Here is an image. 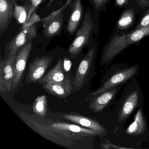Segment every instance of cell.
Listing matches in <instances>:
<instances>
[{"instance_id": "1", "label": "cell", "mask_w": 149, "mask_h": 149, "mask_svg": "<svg viewBox=\"0 0 149 149\" xmlns=\"http://www.w3.org/2000/svg\"><path fill=\"white\" fill-rule=\"evenodd\" d=\"M140 69V66L138 64L130 66L125 63H113L103 76L100 86L89 93L84 101H90L94 97L113 87L128 83L136 78Z\"/></svg>"}, {"instance_id": "2", "label": "cell", "mask_w": 149, "mask_h": 149, "mask_svg": "<svg viewBox=\"0 0 149 149\" xmlns=\"http://www.w3.org/2000/svg\"><path fill=\"white\" fill-rule=\"evenodd\" d=\"M145 98L136 78L128 83L114 105L117 121L121 127L132 114L143 103Z\"/></svg>"}, {"instance_id": "3", "label": "cell", "mask_w": 149, "mask_h": 149, "mask_svg": "<svg viewBox=\"0 0 149 149\" xmlns=\"http://www.w3.org/2000/svg\"><path fill=\"white\" fill-rule=\"evenodd\" d=\"M147 36H149V25L142 28L135 29L127 34L114 36L103 49L100 60L101 65L109 66L126 48Z\"/></svg>"}, {"instance_id": "4", "label": "cell", "mask_w": 149, "mask_h": 149, "mask_svg": "<svg viewBox=\"0 0 149 149\" xmlns=\"http://www.w3.org/2000/svg\"><path fill=\"white\" fill-rule=\"evenodd\" d=\"M94 25L90 7L86 9L81 26L78 29L68 51L72 58H75L89 42Z\"/></svg>"}, {"instance_id": "5", "label": "cell", "mask_w": 149, "mask_h": 149, "mask_svg": "<svg viewBox=\"0 0 149 149\" xmlns=\"http://www.w3.org/2000/svg\"><path fill=\"white\" fill-rule=\"evenodd\" d=\"M19 116L28 126L46 139L57 144L66 147H70L74 145V143L72 139L54 131L49 126L43 125L33 120L29 115L22 111H19Z\"/></svg>"}, {"instance_id": "6", "label": "cell", "mask_w": 149, "mask_h": 149, "mask_svg": "<svg viewBox=\"0 0 149 149\" xmlns=\"http://www.w3.org/2000/svg\"><path fill=\"white\" fill-rule=\"evenodd\" d=\"M97 51V44L90 47L77 68L74 80L75 89L76 91L84 86L90 74L94 70Z\"/></svg>"}, {"instance_id": "7", "label": "cell", "mask_w": 149, "mask_h": 149, "mask_svg": "<svg viewBox=\"0 0 149 149\" xmlns=\"http://www.w3.org/2000/svg\"><path fill=\"white\" fill-rule=\"evenodd\" d=\"M49 126L54 131L72 140L80 139L83 137L97 136L94 131L80 125L57 122L50 124Z\"/></svg>"}, {"instance_id": "8", "label": "cell", "mask_w": 149, "mask_h": 149, "mask_svg": "<svg viewBox=\"0 0 149 149\" xmlns=\"http://www.w3.org/2000/svg\"><path fill=\"white\" fill-rule=\"evenodd\" d=\"M37 37V24L28 27L19 32L5 47V54L7 57L12 56Z\"/></svg>"}, {"instance_id": "9", "label": "cell", "mask_w": 149, "mask_h": 149, "mask_svg": "<svg viewBox=\"0 0 149 149\" xmlns=\"http://www.w3.org/2000/svg\"><path fill=\"white\" fill-rule=\"evenodd\" d=\"M123 85L113 87L94 97L90 100L89 108L94 112L100 113L114 104Z\"/></svg>"}, {"instance_id": "10", "label": "cell", "mask_w": 149, "mask_h": 149, "mask_svg": "<svg viewBox=\"0 0 149 149\" xmlns=\"http://www.w3.org/2000/svg\"><path fill=\"white\" fill-rule=\"evenodd\" d=\"M17 53L8 56L0 64V93L9 91L13 88L14 65Z\"/></svg>"}, {"instance_id": "11", "label": "cell", "mask_w": 149, "mask_h": 149, "mask_svg": "<svg viewBox=\"0 0 149 149\" xmlns=\"http://www.w3.org/2000/svg\"><path fill=\"white\" fill-rule=\"evenodd\" d=\"M144 103L136 110L133 122L125 129V135L128 137H139L149 133V130L147 119L144 114Z\"/></svg>"}, {"instance_id": "12", "label": "cell", "mask_w": 149, "mask_h": 149, "mask_svg": "<svg viewBox=\"0 0 149 149\" xmlns=\"http://www.w3.org/2000/svg\"><path fill=\"white\" fill-rule=\"evenodd\" d=\"M52 61L53 57L49 56L36 58L29 65L25 81L26 83L38 82L43 77Z\"/></svg>"}, {"instance_id": "13", "label": "cell", "mask_w": 149, "mask_h": 149, "mask_svg": "<svg viewBox=\"0 0 149 149\" xmlns=\"http://www.w3.org/2000/svg\"><path fill=\"white\" fill-rule=\"evenodd\" d=\"M32 49V41H31L17 53L14 65V75L12 88L13 90L18 86L22 78Z\"/></svg>"}, {"instance_id": "14", "label": "cell", "mask_w": 149, "mask_h": 149, "mask_svg": "<svg viewBox=\"0 0 149 149\" xmlns=\"http://www.w3.org/2000/svg\"><path fill=\"white\" fill-rule=\"evenodd\" d=\"M63 117L81 126L94 131L99 136H104L107 134L106 128L97 121L89 118L80 115L68 114H64Z\"/></svg>"}, {"instance_id": "15", "label": "cell", "mask_w": 149, "mask_h": 149, "mask_svg": "<svg viewBox=\"0 0 149 149\" xmlns=\"http://www.w3.org/2000/svg\"><path fill=\"white\" fill-rule=\"evenodd\" d=\"M42 88L49 94L61 98H67L73 90L70 80L67 76L62 81L45 84L42 85Z\"/></svg>"}, {"instance_id": "16", "label": "cell", "mask_w": 149, "mask_h": 149, "mask_svg": "<svg viewBox=\"0 0 149 149\" xmlns=\"http://www.w3.org/2000/svg\"><path fill=\"white\" fill-rule=\"evenodd\" d=\"M15 0H0V35L7 30L14 16Z\"/></svg>"}, {"instance_id": "17", "label": "cell", "mask_w": 149, "mask_h": 149, "mask_svg": "<svg viewBox=\"0 0 149 149\" xmlns=\"http://www.w3.org/2000/svg\"><path fill=\"white\" fill-rule=\"evenodd\" d=\"M63 22V15L57 12L53 15L44 19L43 33L47 38L57 35L61 32Z\"/></svg>"}, {"instance_id": "18", "label": "cell", "mask_w": 149, "mask_h": 149, "mask_svg": "<svg viewBox=\"0 0 149 149\" xmlns=\"http://www.w3.org/2000/svg\"><path fill=\"white\" fill-rule=\"evenodd\" d=\"M83 13V7L82 0H74L67 26V30L70 35L76 31L81 20Z\"/></svg>"}, {"instance_id": "19", "label": "cell", "mask_w": 149, "mask_h": 149, "mask_svg": "<svg viewBox=\"0 0 149 149\" xmlns=\"http://www.w3.org/2000/svg\"><path fill=\"white\" fill-rule=\"evenodd\" d=\"M66 77L64 74V67L62 59H60L56 66L49 70L39 81L40 84L49 82H60L64 81Z\"/></svg>"}, {"instance_id": "20", "label": "cell", "mask_w": 149, "mask_h": 149, "mask_svg": "<svg viewBox=\"0 0 149 149\" xmlns=\"http://www.w3.org/2000/svg\"><path fill=\"white\" fill-rule=\"evenodd\" d=\"M14 6V17L18 24L22 25L28 19L30 7L26 4L24 6H19L15 1Z\"/></svg>"}, {"instance_id": "21", "label": "cell", "mask_w": 149, "mask_h": 149, "mask_svg": "<svg viewBox=\"0 0 149 149\" xmlns=\"http://www.w3.org/2000/svg\"><path fill=\"white\" fill-rule=\"evenodd\" d=\"M135 13L133 9H128L125 11L118 19L116 26L118 29L124 30L130 27L133 23Z\"/></svg>"}, {"instance_id": "22", "label": "cell", "mask_w": 149, "mask_h": 149, "mask_svg": "<svg viewBox=\"0 0 149 149\" xmlns=\"http://www.w3.org/2000/svg\"><path fill=\"white\" fill-rule=\"evenodd\" d=\"M47 99L46 96L41 95L37 97L34 102L33 109L36 115L44 117L47 115Z\"/></svg>"}, {"instance_id": "23", "label": "cell", "mask_w": 149, "mask_h": 149, "mask_svg": "<svg viewBox=\"0 0 149 149\" xmlns=\"http://www.w3.org/2000/svg\"><path fill=\"white\" fill-rule=\"evenodd\" d=\"M40 21H41V19L40 17L36 13V11H34L30 18L24 24L22 25L20 30L21 31V30H23V29L28 27L33 26V25L36 24L37 22Z\"/></svg>"}, {"instance_id": "24", "label": "cell", "mask_w": 149, "mask_h": 149, "mask_svg": "<svg viewBox=\"0 0 149 149\" xmlns=\"http://www.w3.org/2000/svg\"><path fill=\"white\" fill-rule=\"evenodd\" d=\"M100 147L102 149H133L132 147H124L117 145L108 139H104L100 144Z\"/></svg>"}, {"instance_id": "25", "label": "cell", "mask_w": 149, "mask_h": 149, "mask_svg": "<svg viewBox=\"0 0 149 149\" xmlns=\"http://www.w3.org/2000/svg\"><path fill=\"white\" fill-rule=\"evenodd\" d=\"M42 1H43V0H26V1H25V4L28 5L30 7L28 19L31 17L33 12L36 11V9H37L39 5Z\"/></svg>"}, {"instance_id": "26", "label": "cell", "mask_w": 149, "mask_h": 149, "mask_svg": "<svg viewBox=\"0 0 149 149\" xmlns=\"http://www.w3.org/2000/svg\"><path fill=\"white\" fill-rule=\"evenodd\" d=\"M149 25V9L144 14V15L139 22L136 29L142 28Z\"/></svg>"}, {"instance_id": "27", "label": "cell", "mask_w": 149, "mask_h": 149, "mask_svg": "<svg viewBox=\"0 0 149 149\" xmlns=\"http://www.w3.org/2000/svg\"><path fill=\"white\" fill-rule=\"evenodd\" d=\"M108 1V0H91V1L95 7L97 9H98L102 8Z\"/></svg>"}, {"instance_id": "28", "label": "cell", "mask_w": 149, "mask_h": 149, "mask_svg": "<svg viewBox=\"0 0 149 149\" xmlns=\"http://www.w3.org/2000/svg\"><path fill=\"white\" fill-rule=\"evenodd\" d=\"M139 4L141 7L144 8L149 7V0H135Z\"/></svg>"}, {"instance_id": "29", "label": "cell", "mask_w": 149, "mask_h": 149, "mask_svg": "<svg viewBox=\"0 0 149 149\" xmlns=\"http://www.w3.org/2000/svg\"><path fill=\"white\" fill-rule=\"evenodd\" d=\"M129 0H116V5L118 7L121 8L127 4Z\"/></svg>"}, {"instance_id": "30", "label": "cell", "mask_w": 149, "mask_h": 149, "mask_svg": "<svg viewBox=\"0 0 149 149\" xmlns=\"http://www.w3.org/2000/svg\"><path fill=\"white\" fill-rule=\"evenodd\" d=\"M43 1H45V0H43ZM54 1V0H50V3H49V4L48 6H49V5H50V4H51V2H52V1Z\"/></svg>"}, {"instance_id": "31", "label": "cell", "mask_w": 149, "mask_h": 149, "mask_svg": "<svg viewBox=\"0 0 149 149\" xmlns=\"http://www.w3.org/2000/svg\"><path fill=\"white\" fill-rule=\"evenodd\" d=\"M20 1H22V2H24V1H26V0H19Z\"/></svg>"}]
</instances>
